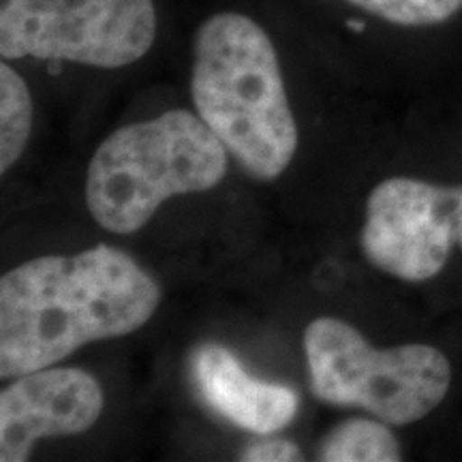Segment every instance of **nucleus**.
Instances as JSON below:
<instances>
[{
  "label": "nucleus",
  "mask_w": 462,
  "mask_h": 462,
  "mask_svg": "<svg viewBox=\"0 0 462 462\" xmlns=\"http://www.w3.org/2000/svg\"><path fill=\"white\" fill-rule=\"evenodd\" d=\"M317 458L323 462H396L402 454L398 439L383 420L354 418L328 432Z\"/></svg>",
  "instance_id": "9"
},
{
  "label": "nucleus",
  "mask_w": 462,
  "mask_h": 462,
  "mask_svg": "<svg viewBox=\"0 0 462 462\" xmlns=\"http://www.w3.org/2000/svg\"><path fill=\"white\" fill-rule=\"evenodd\" d=\"M103 411L99 381L79 368H42L0 394V460L24 462L45 437L78 435Z\"/></svg>",
  "instance_id": "7"
},
{
  "label": "nucleus",
  "mask_w": 462,
  "mask_h": 462,
  "mask_svg": "<svg viewBox=\"0 0 462 462\" xmlns=\"http://www.w3.org/2000/svg\"><path fill=\"white\" fill-rule=\"evenodd\" d=\"M458 246L462 248V187H460V204H458Z\"/></svg>",
  "instance_id": "13"
},
{
  "label": "nucleus",
  "mask_w": 462,
  "mask_h": 462,
  "mask_svg": "<svg viewBox=\"0 0 462 462\" xmlns=\"http://www.w3.org/2000/svg\"><path fill=\"white\" fill-rule=\"evenodd\" d=\"M32 126V99L15 69L0 65V171H9L24 152Z\"/></svg>",
  "instance_id": "10"
},
{
  "label": "nucleus",
  "mask_w": 462,
  "mask_h": 462,
  "mask_svg": "<svg viewBox=\"0 0 462 462\" xmlns=\"http://www.w3.org/2000/svg\"><path fill=\"white\" fill-rule=\"evenodd\" d=\"M240 460L248 462H287V460H302V449L293 441L279 437L257 439L255 443L242 449Z\"/></svg>",
  "instance_id": "12"
},
{
  "label": "nucleus",
  "mask_w": 462,
  "mask_h": 462,
  "mask_svg": "<svg viewBox=\"0 0 462 462\" xmlns=\"http://www.w3.org/2000/svg\"><path fill=\"white\" fill-rule=\"evenodd\" d=\"M154 37L152 0H0L3 60L120 69L146 56Z\"/></svg>",
  "instance_id": "5"
},
{
  "label": "nucleus",
  "mask_w": 462,
  "mask_h": 462,
  "mask_svg": "<svg viewBox=\"0 0 462 462\" xmlns=\"http://www.w3.org/2000/svg\"><path fill=\"white\" fill-rule=\"evenodd\" d=\"M190 95L199 118L246 173L270 182L287 170L298 126L279 54L255 20L223 11L198 28Z\"/></svg>",
  "instance_id": "2"
},
{
  "label": "nucleus",
  "mask_w": 462,
  "mask_h": 462,
  "mask_svg": "<svg viewBox=\"0 0 462 462\" xmlns=\"http://www.w3.org/2000/svg\"><path fill=\"white\" fill-rule=\"evenodd\" d=\"M460 187L390 178L366 199L362 253L381 273L407 282L430 281L458 245Z\"/></svg>",
  "instance_id": "6"
},
{
  "label": "nucleus",
  "mask_w": 462,
  "mask_h": 462,
  "mask_svg": "<svg viewBox=\"0 0 462 462\" xmlns=\"http://www.w3.org/2000/svg\"><path fill=\"white\" fill-rule=\"evenodd\" d=\"M346 3L388 24L404 28L443 24L462 11V0H346Z\"/></svg>",
  "instance_id": "11"
},
{
  "label": "nucleus",
  "mask_w": 462,
  "mask_h": 462,
  "mask_svg": "<svg viewBox=\"0 0 462 462\" xmlns=\"http://www.w3.org/2000/svg\"><path fill=\"white\" fill-rule=\"evenodd\" d=\"M190 377L212 411L253 435H274L287 429L298 413L296 392L253 377L221 345L206 343L193 351Z\"/></svg>",
  "instance_id": "8"
},
{
  "label": "nucleus",
  "mask_w": 462,
  "mask_h": 462,
  "mask_svg": "<svg viewBox=\"0 0 462 462\" xmlns=\"http://www.w3.org/2000/svg\"><path fill=\"white\" fill-rule=\"evenodd\" d=\"M159 302L157 281L116 246L17 265L0 279V377L50 368L79 346L140 330Z\"/></svg>",
  "instance_id": "1"
},
{
  "label": "nucleus",
  "mask_w": 462,
  "mask_h": 462,
  "mask_svg": "<svg viewBox=\"0 0 462 462\" xmlns=\"http://www.w3.org/2000/svg\"><path fill=\"white\" fill-rule=\"evenodd\" d=\"M304 354L313 394L337 407H360L404 426L426 418L452 383L448 357L430 345L377 349L346 321L319 317L306 328Z\"/></svg>",
  "instance_id": "4"
},
{
  "label": "nucleus",
  "mask_w": 462,
  "mask_h": 462,
  "mask_svg": "<svg viewBox=\"0 0 462 462\" xmlns=\"http://www.w3.org/2000/svg\"><path fill=\"white\" fill-rule=\"evenodd\" d=\"M227 173V150L199 116L170 112L114 131L88 167L92 218L114 234H135L173 195L201 193Z\"/></svg>",
  "instance_id": "3"
}]
</instances>
